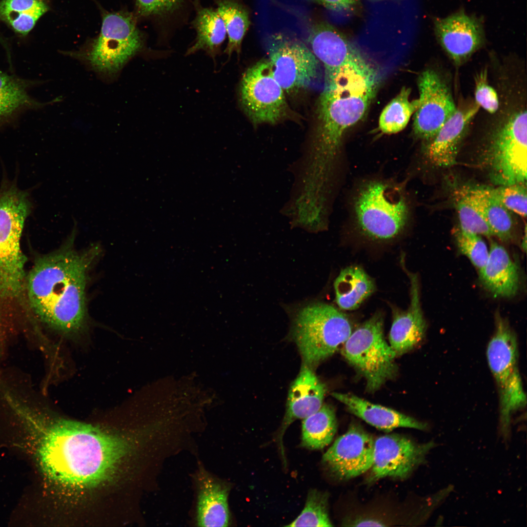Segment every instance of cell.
Returning <instances> with one entry per match:
<instances>
[{
	"label": "cell",
	"mask_w": 527,
	"mask_h": 527,
	"mask_svg": "<svg viewBox=\"0 0 527 527\" xmlns=\"http://www.w3.org/2000/svg\"><path fill=\"white\" fill-rule=\"evenodd\" d=\"M143 36L132 16L124 13L105 14L99 36L80 55L90 68L105 77L116 76L142 48Z\"/></svg>",
	"instance_id": "30bf717a"
},
{
	"label": "cell",
	"mask_w": 527,
	"mask_h": 527,
	"mask_svg": "<svg viewBox=\"0 0 527 527\" xmlns=\"http://www.w3.org/2000/svg\"><path fill=\"white\" fill-rule=\"evenodd\" d=\"M137 13L143 17L162 18L174 14L185 0H135Z\"/></svg>",
	"instance_id": "e575fe53"
},
{
	"label": "cell",
	"mask_w": 527,
	"mask_h": 527,
	"mask_svg": "<svg viewBox=\"0 0 527 527\" xmlns=\"http://www.w3.org/2000/svg\"><path fill=\"white\" fill-rule=\"evenodd\" d=\"M307 41L313 53L323 64L324 74L338 70L361 53L342 33L324 21L309 26Z\"/></svg>",
	"instance_id": "ac0fdd59"
},
{
	"label": "cell",
	"mask_w": 527,
	"mask_h": 527,
	"mask_svg": "<svg viewBox=\"0 0 527 527\" xmlns=\"http://www.w3.org/2000/svg\"><path fill=\"white\" fill-rule=\"evenodd\" d=\"M288 527H331L328 513V495L315 489L308 494L304 508Z\"/></svg>",
	"instance_id": "1f68e13d"
},
{
	"label": "cell",
	"mask_w": 527,
	"mask_h": 527,
	"mask_svg": "<svg viewBox=\"0 0 527 527\" xmlns=\"http://www.w3.org/2000/svg\"><path fill=\"white\" fill-rule=\"evenodd\" d=\"M383 318L377 312L352 332L343 344L342 353L363 377L366 389L373 392L393 379L398 368L396 355L385 341Z\"/></svg>",
	"instance_id": "ba28073f"
},
{
	"label": "cell",
	"mask_w": 527,
	"mask_h": 527,
	"mask_svg": "<svg viewBox=\"0 0 527 527\" xmlns=\"http://www.w3.org/2000/svg\"><path fill=\"white\" fill-rule=\"evenodd\" d=\"M216 10L223 21L228 43L224 52L230 57L233 52L240 55L242 43L250 24L249 13L234 0H216Z\"/></svg>",
	"instance_id": "f1b7e54d"
},
{
	"label": "cell",
	"mask_w": 527,
	"mask_h": 527,
	"mask_svg": "<svg viewBox=\"0 0 527 527\" xmlns=\"http://www.w3.org/2000/svg\"><path fill=\"white\" fill-rule=\"evenodd\" d=\"M240 99L243 110L254 125L277 123L289 113L284 91L268 60L258 61L244 72Z\"/></svg>",
	"instance_id": "7c38bea8"
},
{
	"label": "cell",
	"mask_w": 527,
	"mask_h": 527,
	"mask_svg": "<svg viewBox=\"0 0 527 527\" xmlns=\"http://www.w3.org/2000/svg\"><path fill=\"white\" fill-rule=\"evenodd\" d=\"M351 525L352 526H385L382 522L373 519H357Z\"/></svg>",
	"instance_id": "74e56055"
},
{
	"label": "cell",
	"mask_w": 527,
	"mask_h": 527,
	"mask_svg": "<svg viewBox=\"0 0 527 527\" xmlns=\"http://www.w3.org/2000/svg\"><path fill=\"white\" fill-rule=\"evenodd\" d=\"M455 206L461 229L488 237L493 236L476 204L463 187L456 193Z\"/></svg>",
	"instance_id": "4dcf8cb0"
},
{
	"label": "cell",
	"mask_w": 527,
	"mask_h": 527,
	"mask_svg": "<svg viewBox=\"0 0 527 527\" xmlns=\"http://www.w3.org/2000/svg\"><path fill=\"white\" fill-rule=\"evenodd\" d=\"M419 105L415 112V135L425 141L431 139L456 110L448 86L433 70L423 71L418 79Z\"/></svg>",
	"instance_id": "4fadbf2b"
},
{
	"label": "cell",
	"mask_w": 527,
	"mask_h": 527,
	"mask_svg": "<svg viewBox=\"0 0 527 527\" xmlns=\"http://www.w3.org/2000/svg\"><path fill=\"white\" fill-rule=\"evenodd\" d=\"M479 107L475 102L457 107L435 136L426 141L423 152L430 164L444 168L456 163L461 145Z\"/></svg>",
	"instance_id": "e0dca14e"
},
{
	"label": "cell",
	"mask_w": 527,
	"mask_h": 527,
	"mask_svg": "<svg viewBox=\"0 0 527 527\" xmlns=\"http://www.w3.org/2000/svg\"><path fill=\"white\" fill-rule=\"evenodd\" d=\"M200 480L197 523L200 527H226L230 520L226 485L208 475Z\"/></svg>",
	"instance_id": "603a6c76"
},
{
	"label": "cell",
	"mask_w": 527,
	"mask_h": 527,
	"mask_svg": "<svg viewBox=\"0 0 527 527\" xmlns=\"http://www.w3.org/2000/svg\"><path fill=\"white\" fill-rule=\"evenodd\" d=\"M410 281V304L406 311L394 310L389 335V345L396 356L413 349L423 339L426 323L422 312L418 277L407 273Z\"/></svg>",
	"instance_id": "d6986e66"
},
{
	"label": "cell",
	"mask_w": 527,
	"mask_h": 527,
	"mask_svg": "<svg viewBox=\"0 0 527 527\" xmlns=\"http://www.w3.org/2000/svg\"><path fill=\"white\" fill-rule=\"evenodd\" d=\"M266 48L274 76L287 94H297L321 79L320 61L301 41L276 34L267 40Z\"/></svg>",
	"instance_id": "8fae6325"
},
{
	"label": "cell",
	"mask_w": 527,
	"mask_h": 527,
	"mask_svg": "<svg viewBox=\"0 0 527 527\" xmlns=\"http://www.w3.org/2000/svg\"><path fill=\"white\" fill-rule=\"evenodd\" d=\"M336 302L345 310L358 308L374 291L371 278L362 268L348 266L340 272L334 283Z\"/></svg>",
	"instance_id": "484cf974"
},
{
	"label": "cell",
	"mask_w": 527,
	"mask_h": 527,
	"mask_svg": "<svg viewBox=\"0 0 527 527\" xmlns=\"http://www.w3.org/2000/svg\"><path fill=\"white\" fill-rule=\"evenodd\" d=\"M328 10L341 12L351 10L358 0H311Z\"/></svg>",
	"instance_id": "8d00e7d4"
},
{
	"label": "cell",
	"mask_w": 527,
	"mask_h": 527,
	"mask_svg": "<svg viewBox=\"0 0 527 527\" xmlns=\"http://www.w3.org/2000/svg\"><path fill=\"white\" fill-rule=\"evenodd\" d=\"M410 89L404 87L399 93L384 108L379 118V127L384 133L394 134L404 129L419 105V99L410 101Z\"/></svg>",
	"instance_id": "f546056e"
},
{
	"label": "cell",
	"mask_w": 527,
	"mask_h": 527,
	"mask_svg": "<svg viewBox=\"0 0 527 527\" xmlns=\"http://www.w3.org/2000/svg\"><path fill=\"white\" fill-rule=\"evenodd\" d=\"M326 392L324 384L312 368L303 364L288 391L285 415L280 432V440L289 425L317 411L323 405Z\"/></svg>",
	"instance_id": "ffe728a7"
},
{
	"label": "cell",
	"mask_w": 527,
	"mask_h": 527,
	"mask_svg": "<svg viewBox=\"0 0 527 527\" xmlns=\"http://www.w3.org/2000/svg\"><path fill=\"white\" fill-rule=\"evenodd\" d=\"M463 187L478 207L493 236L503 241L510 240L514 227L511 211L494 195L492 187L476 185Z\"/></svg>",
	"instance_id": "cb8c5ba5"
},
{
	"label": "cell",
	"mask_w": 527,
	"mask_h": 527,
	"mask_svg": "<svg viewBox=\"0 0 527 527\" xmlns=\"http://www.w3.org/2000/svg\"><path fill=\"white\" fill-rule=\"evenodd\" d=\"M72 243L69 241L59 250L40 258L27 284L30 304L36 314L68 337L79 336L86 327L88 273L99 255L98 246L79 251Z\"/></svg>",
	"instance_id": "7a4b0ae2"
},
{
	"label": "cell",
	"mask_w": 527,
	"mask_h": 527,
	"mask_svg": "<svg viewBox=\"0 0 527 527\" xmlns=\"http://www.w3.org/2000/svg\"><path fill=\"white\" fill-rule=\"evenodd\" d=\"M31 211L27 192L14 184L0 189V297L15 298L24 285L25 257L20 240Z\"/></svg>",
	"instance_id": "5b68a950"
},
{
	"label": "cell",
	"mask_w": 527,
	"mask_h": 527,
	"mask_svg": "<svg viewBox=\"0 0 527 527\" xmlns=\"http://www.w3.org/2000/svg\"><path fill=\"white\" fill-rule=\"evenodd\" d=\"M39 469L50 485L70 490L91 489L118 471L129 446L99 426L23 406L17 411Z\"/></svg>",
	"instance_id": "6da1fadb"
},
{
	"label": "cell",
	"mask_w": 527,
	"mask_h": 527,
	"mask_svg": "<svg viewBox=\"0 0 527 527\" xmlns=\"http://www.w3.org/2000/svg\"><path fill=\"white\" fill-rule=\"evenodd\" d=\"M352 332V324L344 313L330 305L318 303L298 312L292 335L304 364L313 368L332 356Z\"/></svg>",
	"instance_id": "52a82bcc"
},
{
	"label": "cell",
	"mask_w": 527,
	"mask_h": 527,
	"mask_svg": "<svg viewBox=\"0 0 527 527\" xmlns=\"http://www.w3.org/2000/svg\"><path fill=\"white\" fill-rule=\"evenodd\" d=\"M460 252L469 259L479 270L486 264L489 250L481 235L458 228L455 233Z\"/></svg>",
	"instance_id": "d6a6232c"
},
{
	"label": "cell",
	"mask_w": 527,
	"mask_h": 527,
	"mask_svg": "<svg viewBox=\"0 0 527 527\" xmlns=\"http://www.w3.org/2000/svg\"><path fill=\"white\" fill-rule=\"evenodd\" d=\"M353 213L360 231L380 241L399 235L410 216L403 192L393 184L378 180L368 181L360 187L353 200Z\"/></svg>",
	"instance_id": "277c9868"
},
{
	"label": "cell",
	"mask_w": 527,
	"mask_h": 527,
	"mask_svg": "<svg viewBox=\"0 0 527 527\" xmlns=\"http://www.w3.org/2000/svg\"><path fill=\"white\" fill-rule=\"evenodd\" d=\"M374 440L361 426L351 425L324 454L322 462L340 479L348 480L371 468Z\"/></svg>",
	"instance_id": "9a60e30c"
},
{
	"label": "cell",
	"mask_w": 527,
	"mask_h": 527,
	"mask_svg": "<svg viewBox=\"0 0 527 527\" xmlns=\"http://www.w3.org/2000/svg\"><path fill=\"white\" fill-rule=\"evenodd\" d=\"M382 78L379 67L362 52L338 70L324 75L317 107L316 137L325 156L336 157L345 132L363 118Z\"/></svg>",
	"instance_id": "3957f363"
},
{
	"label": "cell",
	"mask_w": 527,
	"mask_h": 527,
	"mask_svg": "<svg viewBox=\"0 0 527 527\" xmlns=\"http://www.w3.org/2000/svg\"><path fill=\"white\" fill-rule=\"evenodd\" d=\"M333 397L344 404L348 410L369 425L382 430L390 431L398 427L426 429L427 425L392 409L372 404L350 393L335 392Z\"/></svg>",
	"instance_id": "7402d4cb"
},
{
	"label": "cell",
	"mask_w": 527,
	"mask_h": 527,
	"mask_svg": "<svg viewBox=\"0 0 527 527\" xmlns=\"http://www.w3.org/2000/svg\"><path fill=\"white\" fill-rule=\"evenodd\" d=\"M486 357L498 389L501 422L504 427H507L512 415L526 406L527 397L519 371L517 339L500 316L496 318Z\"/></svg>",
	"instance_id": "9c48e42d"
},
{
	"label": "cell",
	"mask_w": 527,
	"mask_h": 527,
	"mask_svg": "<svg viewBox=\"0 0 527 527\" xmlns=\"http://www.w3.org/2000/svg\"><path fill=\"white\" fill-rule=\"evenodd\" d=\"M336 429L334 409L323 404L317 411L303 419L301 445L311 449H322L331 443Z\"/></svg>",
	"instance_id": "83f0119b"
},
{
	"label": "cell",
	"mask_w": 527,
	"mask_h": 527,
	"mask_svg": "<svg viewBox=\"0 0 527 527\" xmlns=\"http://www.w3.org/2000/svg\"><path fill=\"white\" fill-rule=\"evenodd\" d=\"M196 5V14L192 25L197 36L186 55L203 50L214 59L227 35L223 21L216 9L203 7L199 4Z\"/></svg>",
	"instance_id": "d4e9b609"
},
{
	"label": "cell",
	"mask_w": 527,
	"mask_h": 527,
	"mask_svg": "<svg viewBox=\"0 0 527 527\" xmlns=\"http://www.w3.org/2000/svg\"><path fill=\"white\" fill-rule=\"evenodd\" d=\"M434 29L439 43L456 64L464 62L484 42L480 20L463 12L436 19Z\"/></svg>",
	"instance_id": "2e32d148"
},
{
	"label": "cell",
	"mask_w": 527,
	"mask_h": 527,
	"mask_svg": "<svg viewBox=\"0 0 527 527\" xmlns=\"http://www.w3.org/2000/svg\"><path fill=\"white\" fill-rule=\"evenodd\" d=\"M485 287L496 296L510 297L519 287L518 268L506 249L491 241L489 255L485 265L479 270Z\"/></svg>",
	"instance_id": "44dd1931"
},
{
	"label": "cell",
	"mask_w": 527,
	"mask_h": 527,
	"mask_svg": "<svg viewBox=\"0 0 527 527\" xmlns=\"http://www.w3.org/2000/svg\"><path fill=\"white\" fill-rule=\"evenodd\" d=\"M475 102L490 113H494L499 108V103L495 90L487 82L486 70L476 77L475 80Z\"/></svg>",
	"instance_id": "d590c367"
},
{
	"label": "cell",
	"mask_w": 527,
	"mask_h": 527,
	"mask_svg": "<svg viewBox=\"0 0 527 527\" xmlns=\"http://www.w3.org/2000/svg\"><path fill=\"white\" fill-rule=\"evenodd\" d=\"M527 111L507 115L490 132L481 155L482 164L496 186L527 180Z\"/></svg>",
	"instance_id": "8992f818"
},
{
	"label": "cell",
	"mask_w": 527,
	"mask_h": 527,
	"mask_svg": "<svg viewBox=\"0 0 527 527\" xmlns=\"http://www.w3.org/2000/svg\"><path fill=\"white\" fill-rule=\"evenodd\" d=\"M49 8L45 0H1L0 20L17 34L24 36Z\"/></svg>",
	"instance_id": "4316f807"
},
{
	"label": "cell",
	"mask_w": 527,
	"mask_h": 527,
	"mask_svg": "<svg viewBox=\"0 0 527 527\" xmlns=\"http://www.w3.org/2000/svg\"></svg>",
	"instance_id": "f35d334b"
},
{
	"label": "cell",
	"mask_w": 527,
	"mask_h": 527,
	"mask_svg": "<svg viewBox=\"0 0 527 527\" xmlns=\"http://www.w3.org/2000/svg\"><path fill=\"white\" fill-rule=\"evenodd\" d=\"M433 446L418 444L399 434H387L374 440L373 461L368 481L385 477L404 479L424 461Z\"/></svg>",
	"instance_id": "5bb4252c"
},
{
	"label": "cell",
	"mask_w": 527,
	"mask_h": 527,
	"mask_svg": "<svg viewBox=\"0 0 527 527\" xmlns=\"http://www.w3.org/2000/svg\"><path fill=\"white\" fill-rule=\"evenodd\" d=\"M492 187L494 195L509 211L523 217L527 216L526 182Z\"/></svg>",
	"instance_id": "836d02e7"
}]
</instances>
